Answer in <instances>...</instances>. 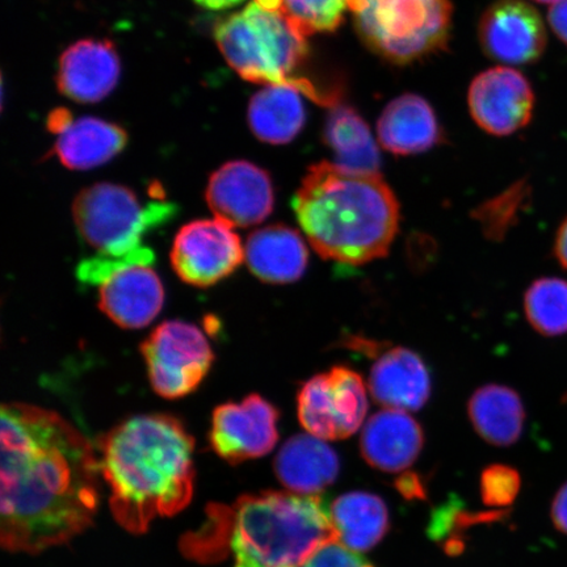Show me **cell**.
<instances>
[{"instance_id": "1", "label": "cell", "mask_w": 567, "mask_h": 567, "mask_svg": "<svg viewBox=\"0 0 567 567\" xmlns=\"http://www.w3.org/2000/svg\"><path fill=\"white\" fill-rule=\"evenodd\" d=\"M0 540L35 555L91 526L99 507V463L87 439L54 411L2 408Z\"/></svg>"}, {"instance_id": "2", "label": "cell", "mask_w": 567, "mask_h": 567, "mask_svg": "<svg viewBox=\"0 0 567 567\" xmlns=\"http://www.w3.org/2000/svg\"><path fill=\"white\" fill-rule=\"evenodd\" d=\"M195 442L168 414L130 417L99 443L101 470L120 526L145 534L157 517L173 516L194 495Z\"/></svg>"}, {"instance_id": "3", "label": "cell", "mask_w": 567, "mask_h": 567, "mask_svg": "<svg viewBox=\"0 0 567 567\" xmlns=\"http://www.w3.org/2000/svg\"><path fill=\"white\" fill-rule=\"evenodd\" d=\"M336 542L331 509L321 496L267 492L212 507L208 523L184 547L198 561L226 550L234 567H302Z\"/></svg>"}, {"instance_id": "4", "label": "cell", "mask_w": 567, "mask_h": 567, "mask_svg": "<svg viewBox=\"0 0 567 567\" xmlns=\"http://www.w3.org/2000/svg\"><path fill=\"white\" fill-rule=\"evenodd\" d=\"M293 210L319 257L352 266L385 257L401 213L380 173L350 172L326 161L309 167Z\"/></svg>"}, {"instance_id": "5", "label": "cell", "mask_w": 567, "mask_h": 567, "mask_svg": "<svg viewBox=\"0 0 567 567\" xmlns=\"http://www.w3.org/2000/svg\"><path fill=\"white\" fill-rule=\"evenodd\" d=\"M215 39L225 60L245 81L267 86L286 84L319 104H337L336 95L323 94L299 74L309 54L307 35L278 11L254 0L216 27Z\"/></svg>"}, {"instance_id": "6", "label": "cell", "mask_w": 567, "mask_h": 567, "mask_svg": "<svg viewBox=\"0 0 567 567\" xmlns=\"http://www.w3.org/2000/svg\"><path fill=\"white\" fill-rule=\"evenodd\" d=\"M368 48L396 65L443 51L452 25L450 0H350Z\"/></svg>"}, {"instance_id": "7", "label": "cell", "mask_w": 567, "mask_h": 567, "mask_svg": "<svg viewBox=\"0 0 567 567\" xmlns=\"http://www.w3.org/2000/svg\"><path fill=\"white\" fill-rule=\"evenodd\" d=\"M176 213L173 204L142 203L131 188L97 183L81 190L73 204L78 234L104 258L133 257L148 250L144 237Z\"/></svg>"}, {"instance_id": "8", "label": "cell", "mask_w": 567, "mask_h": 567, "mask_svg": "<svg viewBox=\"0 0 567 567\" xmlns=\"http://www.w3.org/2000/svg\"><path fill=\"white\" fill-rule=\"evenodd\" d=\"M141 353L154 392L166 400H179L194 393L215 361V352L204 332L183 321L157 326L141 344Z\"/></svg>"}, {"instance_id": "9", "label": "cell", "mask_w": 567, "mask_h": 567, "mask_svg": "<svg viewBox=\"0 0 567 567\" xmlns=\"http://www.w3.org/2000/svg\"><path fill=\"white\" fill-rule=\"evenodd\" d=\"M363 378L337 365L313 375L297 394V415L308 434L322 441H343L358 432L368 413Z\"/></svg>"}, {"instance_id": "10", "label": "cell", "mask_w": 567, "mask_h": 567, "mask_svg": "<svg viewBox=\"0 0 567 567\" xmlns=\"http://www.w3.org/2000/svg\"><path fill=\"white\" fill-rule=\"evenodd\" d=\"M169 259L183 282L209 288L229 278L244 264L245 246L221 219H196L176 234Z\"/></svg>"}, {"instance_id": "11", "label": "cell", "mask_w": 567, "mask_h": 567, "mask_svg": "<svg viewBox=\"0 0 567 567\" xmlns=\"http://www.w3.org/2000/svg\"><path fill=\"white\" fill-rule=\"evenodd\" d=\"M279 410L258 394L213 411V451L230 464L267 456L279 442Z\"/></svg>"}, {"instance_id": "12", "label": "cell", "mask_w": 567, "mask_h": 567, "mask_svg": "<svg viewBox=\"0 0 567 567\" xmlns=\"http://www.w3.org/2000/svg\"><path fill=\"white\" fill-rule=\"evenodd\" d=\"M205 200L213 215L231 228H250L271 216L275 207L271 176L251 162L225 163L212 174Z\"/></svg>"}, {"instance_id": "13", "label": "cell", "mask_w": 567, "mask_h": 567, "mask_svg": "<svg viewBox=\"0 0 567 567\" xmlns=\"http://www.w3.org/2000/svg\"><path fill=\"white\" fill-rule=\"evenodd\" d=\"M478 38L487 56L508 65L534 63L547 47L543 18L524 0H496L481 18Z\"/></svg>"}, {"instance_id": "14", "label": "cell", "mask_w": 567, "mask_h": 567, "mask_svg": "<svg viewBox=\"0 0 567 567\" xmlns=\"http://www.w3.org/2000/svg\"><path fill=\"white\" fill-rule=\"evenodd\" d=\"M467 103L474 122L482 130L503 137L529 124L535 94L519 71L498 66L474 78Z\"/></svg>"}, {"instance_id": "15", "label": "cell", "mask_w": 567, "mask_h": 567, "mask_svg": "<svg viewBox=\"0 0 567 567\" xmlns=\"http://www.w3.org/2000/svg\"><path fill=\"white\" fill-rule=\"evenodd\" d=\"M165 289L152 266H131L99 286L97 307L120 328L144 329L161 313Z\"/></svg>"}, {"instance_id": "16", "label": "cell", "mask_w": 567, "mask_h": 567, "mask_svg": "<svg viewBox=\"0 0 567 567\" xmlns=\"http://www.w3.org/2000/svg\"><path fill=\"white\" fill-rule=\"evenodd\" d=\"M120 78V60L110 41L83 40L61 55L56 86L80 103H95L110 95Z\"/></svg>"}, {"instance_id": "17", "label": "cell", "mask_w": 567, "mask_h": 567, "mask_svg": "<svg viewBox=\"0 0 567 567\" xmlns=\"http://www.w3.org/2000/svg\"><path fill=\"white\" fill-rule=\"evenodd\" d=\"M424 444V434L408 411L385 409L364 425L360 450L368 464L385 473H400L413 465Z\"/></svg>"}, {"instance_id": "18", "label": "cell", "mask_w": 567, "mask_h": 567, "mask_svg": "<svg viewBox=\"0 0 567 567\" xmlns=\"http://www.w3.org/2000/svg\"><path fill=\"white\" fill-rule=\"evenodd\" d=\"M373 400L386 409L421 410L431 394V378L423 359L405 347L381 353L370 374Z\"/></svg>"}, {"instance_id": "19", "label": "cell", "mask_w": 567, "mask_h": 567, "mask_svg": "<svg viewBox=\"0 0 567 567\" xmlns=\"http://www.w3.org/2000/svg\"><path fill=\"white\" fill-rule=\"evenodd\" d=\"M245 260L260 281L281 286L302 278L308 268L309 251L299 231L276 224L248 236Z\"/></svg>"}, {"instance_id": "20", "label": "cell", "mask_w": 567, "mask_h": 567, "mask_svg": "<svg viewBox=\"0 0 567 567\" xmlns=\"http://www.w3.org/2000/svg\"><path fill=\"white\" fill-rule=\"evenodd\" d=\"M380 145L394 155H414L442 142V130L423 97L405 94L386 105L378 122Z\"/></svg>"}, {"instance_id": "21", "label": "cell", "mask_w": 567, "mask_h": 567, "mask_svg": "<svg viewBox=\"0 0 567 567\" xmlns=\"http://www.w3.org/2000/svg\"><path fill=\"white\" fill-rule=\"evenodd\" d=\"M339 471L337 452L310 434L290 437L275 460L276 476L281 484L300 495L322 493L334 484Z\"/></svg>"}, {"instance_id": "22", "label": "cell", "mask_w": 567, "mask_h": 567, "mask_svg": "<svg viewBox=\"0 0 567 567\" xmlns=\"http://www.w3.org/2000/svg\"><path fill=\"white\" fill-rule=\"evenodd\" d=\"M126 144L123 127L101 118L83 117L60 134L53 153L70 169H91L115 158Z\"/></svg>"}, {"instance_id": "23", "label": "cell", "mask_w": 567, "mask_h": 567, "mask_svg": "<svg viewBox=\"0 0 567 567\" xmlns=\"http://www.w3.org/2000/svg\"><path fill=\"white\" fill-rule=\"evenodd\" d=\"M324 144L336 165L350 172L380 173L381 157L370 126L350 105L334 104L326 118Z\"/></svg>"}, {"instance_id": "24", "label": "cell", "mask_w": 567, "mask_h": 567, "mask_svg": "<svg viewBox=\"0 0 567 567\" xmlns=\"http://www.w3.org/2000/svg\"><path fill=\"white\" fill-rule=\"evenodd\" d=\"M300 94V90L286 84L259 91L248 106L254 136L271 145H286L299 136L307 120Z\"/></svg>"}, {"instance_id": "25", "label": "cell", "mask_w": 567, "mask_h": 567, "mask_svg": "<svg viewBox=\"0 0 567 567\" xmlns=\"http://www.w3.org/2000/svg\"><path fill=\"white\" fill-rule=\"evenodd\" d=\"M467 413L481 437L498 446L519 441L526 421L519 394L496 384L480 388L467 403Z\"/></svg>"}, {"instance_id": "26", "label": "cell", "mask_w": 567, "mask_h": 567, "mask_svg": "<svg viewBox=\"0 0 567 567\" xmlns=\"http://www.w3.org/2000/svg\"><path fill=\"white\" fill-rule=\"evenodd\" d=\"M330 509L339 542L354 551L371 550L389 529L388 508L378 495L361 492L344 494Z\"/></svg>"}, {"instance_id": "27", "label": "cell", "mask_w": 567, "mask_h": 567, "mask_svg": "<svg viewBox=\"0 0 567 567\" xmlns=\"http://www.w3.org/2000/svg\"><path fill=\"white\" fill-rule=\"evenodd\" d=\"M265 9L278 11L303 35L329 33L342 24L350 0H255Z\"/></svg>"}, {"instance_id": "28", "label": "cell", "mask_w": 567, "mask_h": 567, "mask_svg": "<svg viewBox=\"0 0 567 567\" xmlns=\"http://www.w3.org/2000/svg\"><path fill=\"white\" fill-rule=\"evenodd\" d=\"M528 322L545 337H557L567 331V282L545 278L535 281L524 297Z\"/></svg>"}, {"instance_id": "29", "label": "cell", "mask_w": 567, "mask_h": 567, "mask_svg": "<svg viewBox=\"0 0 567 567\" xmlns=\"http://www.w3.org/2000/svg\"><path fill=\"white\" fill-rule=\"evenodd\" d=\"M530 188L527 181H519L502 194L478 205L472 217L480 224L487 239L501 243L519 221L520 213L529 202Z\"/></svg>"}, {"instance_id": "30", "label": "cell", "mask_w": 567, "mask_h": 567, "mask_svg": "<svg viewBox=\"0 0 567 567\" xmlns=\"http://www.w3.org/2000/svg\"><path fill=\"white\" fill-rule=\"evenodd\" d=\"M522 480L514 467L492 465L482 473L481 494L486 506L505 507L513 505L520 492Z\"/></svg>"}, {"instance_id": "31", "label": "cell", "mask_w": 567, "mask_h": 567, "mask_svg": "<svg viewBox=\"0 0 567 567\" xmlns=\"http://www.w3.org/2000/svg\"><path fill=\"white\" fill-rule=\"evenodd\" d=\"M302 567H374L340 542L324 545Z\"/></svg>"}, {"instance_id": "32", "label": "cell", "mask_w": 567, "mask_h": 567, "mask_svg": "<svg viewBox=\"0 0 567 567\" xmlns=\"http://www.w3.org/2000/svg\"><path fill=\"white\" fill-rule=\"evenodd\" d=\"M548 20L553 32L567 45V0H557L550 6Z\"/></svg>"}, {"instance_id": "33", "label": "cell", "mask_w": 567, "mask_h": 567, "mask_svg": "<svg viewBox=\"0 0 567 567\" xmlns=\"http://www.w3.org/2000/svg\"><path fill=\"white\" fill-rule=\"evenodd\" d=\"M550 514L556 528L567 535V482L553 499Z\"/></svg>"}, {"instance_id": "34", "label": "cell", "mask_w": 567, "mask_h": 567, "mask_svg": "<svg viewBox=\"0 0 567 567\" xmlns=\"http://www.w3.org/2000/svg\"><path fill=\"white\" fill-rule=\"evenodd\" d=\"M396 486H399L402 495H405L409 499H413L415 496L421 498L424 494L421 480L414 476V474H406V476L401 477Z\"/></svg>"}, {"instance_id": "35", "label": "cell", "mask_w": 567, "mask_h": 567, "mask_svg": "<svg viewBox=\"0 0 567 567\" xmlns=\"http://www.w3.org/2000/svg\"><path fill=\"white\" fill-rule=\"evenodd\" d=\"M73 116L65 109H59L52 112V115L48 118V130L54 134H60L66 130V127L73 123Z\"/></svg>"}, {"instance_id": "36", "label": "cell", "mask_w": 567, "mask_h": 567, "mask_svg": "<svg viewBox=\"0 0 567 567\" xmlns=\"http://www.w3.org/2000/svg\"><path fill=\"white\" fill-rule=\"evenodd\" d=\"M555 251L559 264L567 269V218L558 230Z\"/></svg>"}, {"instance_id": "37", "label": "cell", "mask_w": 567, "mask_h": 567, "mask_svg": "<svg viewBox=\"0 0 567 567\" xmlns=\"http://www.w3.org/2000/svg\"><path fill=\"white\" fill-rule=\"evenodd\" d=\"M197 4L205 7L208 10H226L230 7L237 6L244 0H195Z\"/></svg>"}, {"instance_id": "38", "label": "cell", "mask_w": 567, "mask_h": 567, "mask_svg": "<svg viewBox=\"0 0 567 567\" xmlns=\"http://www.w3.org/2000/svg\"><path fill=\"white\" fill-rule=\"evenodd\" d=\"M535 2H538V3H556L557 0H535Z\"/></svg>"}]
</instances>
